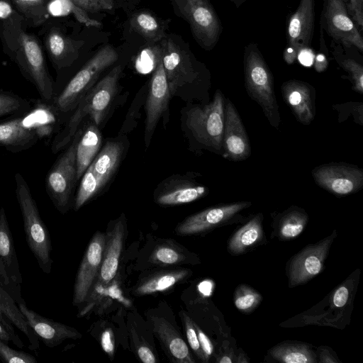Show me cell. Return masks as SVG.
I'll return each mask as SVG.
<instances>
[{
	"instance_id": "37",
	"label": "cell",
	"mask_w": 363,
	"mask_h": 363,
	"mask_svg": "<svg viewBox=\"0 0 363 363\" xmlns=\"http://www.w3.org/2000/svg\"><path fill=\"white\" fill-rule=\"evenodd\" d=\"M48 11L55 16L72 13L74 17L86 26L99 27L101 23L89 17L86 12L69 0H54L48 5Z\"/></svg>"
},
{
	"instance_id": "15",
	"label": "cell",
	"mask_w": 363,
	"mask_h": 363,
	"mask_svg": "<svg viewBox=\"0 0 363 363\" xmlns=\"http://www.w3.org/2000/svg\"><path fill=\"white\" fill-rule=\"evenodd\" d=\"M336 237V232L313 245H309L295 255L287 267L289 286L303 284L319 274L330 246Z\"/></svg>"
},
{
	"instance_id": "27",
	"label": "cell",
	"mask_w": 363,
	"mask_h": 363,
	"mask_svg": "<svg viewBox=\"0 0 363 363\" xmlns=\"http://www.w3.org/2000/svg\"><path fill=\"white\" fill-rule=\"evenodd\" d=\"M0 278L7 286L21 288L23 283L13 240L6 211L0 208Z\"/></svg>"
},
{
	"instance_id": "29",
	"label": "cell",
	"mask_w": 363,
	"mask_h": 363,
	"mask_svg": "<svg viewBox=\"0 0 363 363\" xmlns=\"http://www.w3.org/2000/svg\"><path fill=\"white\" fill-rule=\"evenodd\" d=\"M45 45L55 67L60 69L69 67L78 57L82 40H75L57 28H50L45 36Z\"/></svg>"
},
{
	"instance_id": "2",
	"label": "cell",
	"mask_w": 363,
	"mask_h": 363,
	"mask_svg": "<svg viewBox=\"0 0 363 363\" xmlns=\"http://www.w3.org/2000/svg\"><path fill=\"white\" fill-rule=\"evenodd\" d=\"M224 106L223 94L217 89L209 103H189L181 109V128L191 151L205 149L222 155Z\"/></svg>"
},
{
	"instance_id": "3",
	"label": "cell",
	"mask_w": 363,
	"mask_h": 363,
	"mask_svg": "<svg viewBox=\"0 0 363 363\" xmlns=\"http://www.w3.org/2000/svg\"><path fill=\"white\" fill-rule=\"evenodd\" d=\"M161 49L171 97H178L186 104L201 101L203 84L207 82L208 78L204 65L171 37L162 40Z\"/></svg>"
},
{
	"instance_id": "28",
	"label": "cell",
	"mask_w": 363,
	"mask_h": 363,
	"mask_svg": "<svg viewBox=\"0 0 363 363\" xmlns=\"http://www.w3.org/2000/svg\"><path fill=\"white\" fill-rule=\"evenodd\" d=\"M0 323L14 336L18 337L13 325L20 330L29 341L28 348L38 350L40 340L28 324L18 304L0 279Z\"/></svg>"
},
{
	"instance_id": "30",
	"label": "cell",
	"mask_w": 363,
	"mask_h": 363,
	"mask_svg": "<svg viewBox=\"0 0 363 363\" xmlns=\"http://www.w3.org/2000/svg\"><path fill=\"white\" fill-rule=\"evenodd\" d=\"M100 128L88 119L84 125L76 149L77 181H79L101 149Z\"/></svg>"
},
{
	"instance_id": "41",
	"label": "cell",
	"mask_w": 363,
	"mask_h": 363,
	"mask_svg": "<svg viewBox=\"0 0 363 363\" xmlns=\"http://www.w3.org/2000/svg\"><path fill=\"white\" fill-rule=\"evenodd\" d=\"M179 315L182 323L184 332L185 333L186 340V342L189 349H191V352H193V353L200 361L207 363L208 360L206 359L200 346L197 333L194 325V321L183 309L179 312Z\"/></svg>"
},
{
	"instance_id": "11",
	"label": "cell",
	"mask_w": 363,
	"mask_h": 363,
	"mask_svg": "<svg viewBox=\"0 0 363 363\" xmlns=\"http://www.w3.org/2000/svg\"><path fill=\"white\" fill-rule=\"evenodd\" d=\"M320 26L332 38V42L344 49L354 48L363 52L362 32L342 0H323Z\"/></svg>"
},
{
	"instance_id": "7",
	"label": "cell",
	"mask_w": 363,
	"mask_h": 363,
	"mask_svg": "<svg viewBox=\"0 0 363 363\" xmlns=\"http://www.w3.org/2000/svg\"><path fill=\"white\" fill-rule=\"evenodd\" d=\"M118 59L110 45L101 48L71 79L61 93L50 104L59 118L73 111L83 96L98 82L101 74Z\"/></svg>"
},
{
	"instance_id": "32",
	"label": "cell",
	"mask_w": 363,
	"mask_h": 363,
	"mask_svg": "<svg viewBox=\"0 0 363 363\" xmlns=\"http://www.w3.org/2000/svg\"><path fill=\"white\" fill-rule=\"evenodd\" d=\"M308 220V214L303 208L290 207L279 216L276 227L277 237L281 240L298 237L303 231Z\"/></svg>"
},
{
	"instance_id": "48",
	"label": "cell",
	"mask_w": 363,
	"mask_h": 363,
	"mask_svg": "<svg viewBox=\"0 0 363 363\" xmlns=\"http://www.w3.org/2000/svg\"><path fill=\"white\" fill-rule=\"evenodd\" d=\"M351 293L352 288L350 284H347V281L342 283L337 288L333 296L332 303L333 306L336 308L344 307L347 304Z\"/></svg>"
},
{
	"instance_id": "10",
	"label": "cell",
	"mask_w": 363,
	"mask_h": 363,
	"mask_svg": "<svg viewBox=\"0 0 363 363\" xmlns=\"http://www.w3.org/2000/svg\"><path fill=\"white\" fill-rule=\"evenodd\" d=\"M18 43L17 64L27 79L35 86L42 100L50 102L55 94L53 81L37 38L31 34L21 31Z\"/></svg>"
},
{
	"instance_id": "56",
	"label": "cell",
	"mask_w": 363,
	"mask_h": 363,
	"mask_svg": "<svg viewBox=\"0 0 363 363\" xmlns=\"http://www.w3.org/2000/svg\"><path fill=\"white\" fill-rule=\"evenodd\" d=\"M236 8L240 7L247 0H229Z\"/></svg>"
},
{
	"instance_id": "50",
	"label": "cell",
	"mask_w": 363,
	"mask_h": 363,
	"mask_svg": "<svg viewBox=\"0 0 363 363\" xmlns=\"http://www.w3.org/2000/svg\"><path fill=\"white\" fill-rule=\"evenodd\" d=\"M195 328L197 333L199 341L200 343L201 348L206 358L209 360V358L213 353V345L210 338L201 329V328L194 322Z\"/></svg>"
},
{
	"instance_id": "17",
	"label": "cell",
	"mask_w": 363,
	"mask_h": 363,
	"mask_svg": "<svg viewBox=\"0 0 363 363\" xmlns=\"http://www.w3.org/2000/svg\"><path fill=\"white\" fill-rule=\"evenodd\" d=\"M196 174H173L162 180L153 193L154 201L162 206L189 203L206 196L208 189L195 179Z\"/></svg>"
},
{
	"instance_id": "39",
	"label": "cell",
	"mask_w": 363,
	"mask_h": 363,
	"mask_svg": "<svg viewBox=\"0 0 363 363\" xmlns=\"http://www.w3.org/2000/svg\"><path fill=\"white\" fill-rule=\"evenodd\" d=\"M12 1L18 11L35 24H39L45 19L48 13V0Z\"/></svg>"
},
{
	"instance_id": "38",
	"label": "cell",
	"mask_w": 363,
	"mask_h": 363,
	"mask_svg": "<svg viewBox=\"0 0 363 363\" xmlns=\"http://www.w3.org/2000/svg\"><path fill=\"white\" fill-rule=\"evenodd\" d=\"M31 107L29 100L12 92L0 90V118L21 115Z\"/></svg>"
},
{
	"instance_id": "43",
	"label": "cell",
	"mask_w": 363,
	"mask_h": 363,
	"mask_svg": "<svg viewBox=\"0 0 363 363\" xmlns=\"http://www.w3.org/2000/svg\"><path fill=\"white\" fill-rule=\"evenodd\" d=\"M0 359L7 363H36V358L24 351L16 350L0 340Z\"/></svg>"
},
{
	"instance_id": "25",
	"label": "cell",
	"mask_w": 363,
	"mask_h": 363,
	"mask_svg": "<svg viewBox=\"0 0 363 363\" xmlns=\"http://www.w3.org/2000/svg\"><path fill=\"white\" fill-rule=\"evenodd\" d=\"M281 91L296 120L303 125L310 124L315 114L313 86L303 81L291 79L282 84Z\"/></svg>"
},
{
	"instance_id": "58",
	"label": "cell",
	"mask_w": 363,
	"mask_h": 363,
	"mask_svg": "<svg viewBox=\"0 0 363 363\" xmlns=\"http://www.w3.org/2000/svg\"><path fill=\"white\" fill-rule=\"evenodd\" d=\"M2 282H3V281H2ZM16 287H15V288H16ZM6 288H7V287H6ZM15 288H14V289H15Z\"/></svg>"
},
{
	"instance_id": "45",
	"label": "cell",
	"mask_w": 363,
	"mask_h": 363,
	"mask_svg": "<svg viewBox=\"0 0 363 363\" xmlns=\"http://www.w3.org/2000/svg\"><path fill=\"white\" fill-rule=\"evenodd\" d=\"M84 11L96 13L101 10H110L113 6V0H69Z\"/></svg>"
},
{
	"instance_id": "34",
	"label": "cell",
	"mask_w": 363,
	"mask_h": 363,
	"mask_svg": "<svg viewBox=\"0 0 363 363\" xmlns=\"http://www.w3.org/2000/svg\"><path fill=\"white\" fill-rule=\"evenodd\" d=\"M130 23L133 30L149 42L155 43L166 37L164 26L153 13L146 10L135 12Z\"/></svg>"
},
{
	"instance_id": "9",
	"label": "cell",
	"mask_w": 363,
	"mask_h": 363,
	"mask_svg": "<svg viewBox=\"0 0 363 363\" xmlns=\"http://www.w3.org/2000/svg\"><path fill=\"white\" fill-rule=\"evenodd\" d=\"M174 12L189 25L200 47L210 51L223 32L221 21L209 0H170Z\"/></svg>"
},
{
	"instance_id": "49",
	"label": "cell",
	"mask_w": 363,
	"mask_h": 363,
	"mask_svg": "<svg viewBox=\"0 0 363 363\" xmlns=\"http://www.w3.org/2000/svg\"><path fill=\"white\" fill-rule=\"evenodd\" d=\"M100 343L104 350L111 357H113L115 351L114 334L111 328H106L100 335Z\"/></svg>"
},
{
	"instance_id": "42",
	"label": "cell",
	"mask_w": 363,
	"mask_h": 363,
	"mask_svg": "<svg viewBox=\"0 0 363 363\" xmlns=\"http://www.w3.org/2000/svg\"><path fill=\"white\" fill-rule=\"evenodd\" d=\"M147 90V85L143 87L140 91L138 92L126 114L123 123L118 132V135H127L136 127L138 120L140 117V111L141 106L145 103Z\"/></svg>"
},
{
	"instance_id": "13",
	"label": "cell",
	"mask_w": 363,
	"mask_h": 363,
	"mask_svg": "<svg viewBox=\"0 0 363 363\" xmlns=\"http://www.w3.org/2000/svg\"><path fill=\"white\" fill-rule=\"evenodd\" d=\"M315 24V0H300L286 23V46L283 58L293 64L297 57L311 48Z\"/></svg>"
},
{
	"instance_id": "16",
	"label": "cell",
	"mask_w": 363,
	"mask_h": 363,
	"mask_svg": "<svg viewBox=\"0 0 363 363\" xmlns=\"http://www.w3.org/2000/svg\"><path fill=\"white\" fill-rule=\"evenodd\" d=\"M315 183L336 196H346L359 191L363 186V170L346 163H328L312 171Z\"/></svg>"
},
{
	"instance_id": "21",
	"label": "cell",
	"mask_w": 363,
	"mask_h": 363,
	"mask_svg": "<svg viewBox=\"0 0 363 363\" xmlns=\"http://www.w3.org/2000/svg\"><path fill=\"white\" fill-rule=\"evenodd\" d=\"M126 231V219L122 213L111 220L105 233L102 262L96 281L106 285L116 277L121 261Z\"/></svg>"
},
{
	"instance_id": "26",
	"label": "cell",
	"mask_w": 363,
	"mask_h": 363,
	"mask_svg": "<svg viewBox=\"0 0 363 363\" xmlns=\"http://www.w3.org/2000/svg\"><path fill=\"white\" fill-rule=\"evenodd\" d=\"M127 135L108 140L89 165L104 189L114 177L128 148Z\"/></svg>"
},
{
	"instance_id": "31",
	"label": "cell",
	"mask_w": 363,
	"mask_h": 363,
	"mask_svg": "<svg viewBox=\"0 0 363 363\" xmlns=\"http://www.w3.org/2000/svg\"><path fill=\"white\" fill-rule=\"evenodd\" d=\"M262 218V213L257 214L232 235L228 245L232 254L244 253L260 243L264 238Z\"/></svg>"
},
{
	"instance_id": "1",
	"label": "cell",
	"mask_w": 363,
	"mask_h": 363,
	"mask_svg": "<svg viewBox=\"0 0 363 363\" xmlns=\"http://www.w3.org/2000/svg\"><path fill=\"white\" fill-rule=\"evenodd\" d=\"M121 65L113 67L80 100L65 126L55 137L52 151L57 152L69 145L83 121L88 119L100 128L116 102Z\"/></svg>"
},
{
	"instance_id": "6",
	"label": "cell",
	"mask_w": 363,
	"mask_h": 363,
	"mask_svg": "<svg viewBox=\"0 0 363 363\" xmlns=\"http://www.w3.org/2000/svg\"><path fill=\"white\" fill-rule=\"evenodd\" d=\"M16 196L20 206L28 245L35 257L42 271L45 274L51 272V240L40 216L36 203L28 183L20 173L14 176Z\"/></svg>"
},
{
	"instance_id": "22",
	"label": "cell",
	"mask_w": 363,
	"mask_h": 363,
	"mask_svg": "<svg viewBox=\"0 0 363 363\" xmlns=\"http://www.w3.org/2000/svg\"><path fill=\"white\" fill-rule=\"evenodd\" d=\"M18 306L39 340L48 347L58 346L66 340L82 337L76 328L42 316L30 309L25 302L18 303Z\"/></svg>"
},
{
	"instance_id": "44",
	"label": "cell",
	"mask_w": 363,
	"mask_h": 363,
	"mask_svg": "<svg viewBox=\"0 0 363 363\" xmlns=\"http://www.w3.org/2000/svg\"><path fill=\"white\" fill-rule=\"evenodd\" d=\"M161 45L147 48L143 50L138 55L136 60V67L138 71L142 72L150 68L153 70L161 59Z\"/></svg>"
},
{
	"instance_id": "23",
	"label": "cell",
	"mask_w": 363,
	"mask_h": 363,
	"mask_svg": "<svg viewBox=\"0 0 363 363\" xmlns=\"http://www.w3.org/2000/svg\"><path fill=\"white\" fill-rule=\"evenodd\" d=\"M145 269L178 267L200 262L194 253L175 240L159 238L153 243L150 252L145 257Z\"/></svg>"
},
{
	"instance_id": "46",
	"label": "cell",
	"mask_w": 363,
	"mask_h": 363,
	"mask_svg": "<svg viewBox=\"0 0 363 363\" xmlns=\"http://www.w3.org/2000/svg\"><path fill=\"white\" fill-rule=\"evenodd\" d=\"M349 15L362 32L363 28V0H342Z\"/></svg>"
},
{
	"instance_id": "8",
	"label": "cell",
	"mask_w": 363,
	"mask_h": 363,
	"mask_svg": "<svg viewBox=\"0 0 363 363\" xmlns=\"http://www.w3.org/2000/svg\"><path fill=\"white\" fill-rule=\"evenodd\" d=\"M83 126L78 128L67 147L49 170L46 191L56 209L67 213L73 205V191L77 181L76 149Z\"/></svg>"
},
{
	"instance_id": "51",
	"label": "cell",
	"mask_w": 363,
	"mask_h": 363,
	"mask_svg": "<svg viewBox=\"0 0 363 363\" xmlns=\"http://www.w3.org/2000/svg\"><path fill=\"white\" fill-rule=\"evenodd\" d=\"M138 359L143 363H156L157 358L150 346H142L135 350Z\"/></svg>"
},
{
	"instance_id": "36",
	"label": "cell",
	"mask_w": 363,
	"mask_h": 363,
	"mask_svg": "<svg viewBox=\"0 0 363 363\" xmlns=\"http://www.w3.org/2000/svg\"><path fill=\"white\" fill-rule=\"evenodd\" d=\"M80 179V184L72 205V208L75 211L79 210L104 189L90 166Z\"/></svg>"
},
{
	"instance_id": "55",
	"label": "cell",
	"mask_w": 363,
	"mask_h": 363,
	"mask_svg": "<svg viewBox=\"0 0 363 363\" xmlns=\"http://www.w3.org/2000/svg\"><path fill=\"white\" fill-rule=\"evenodd\" d=\"M13 13L12 8L8 1H0V18H6Z\"/></svg>"
},
{
	"instance_id": "35",
	"label": "cell",
	"mask_w": 363,
	"mask_h": 363,
	"mask_svg": "<svg viewBox=\"0 0 363 363\" xmlns=\"http://www.w3.org/2000/svg\"><path fill=\"white\" fill-rule=\"evenodd\" d=\"M331 53L337 64L346 71L352 82L353 89L363 94V66L352 57L345 54L342 45L333 42L331 43Z\"/></svg>"
},
{
	"instance_id": "5",
	"label": "cell",
	"mask_w": 363,
	"mask_h": 363,
	"mask_svg": "<svg viewBox=\"0 0 363 363\" xmlns=\"http://www.w3.org/2000/svg\"><path fill=\"white\" fill-rule=\"evenodd\" d=\"M245 85L249 96L262 108L272 126L278 129L281 118L275 97L274 78L264 57L255 43L244 49Z\"/></svg>"
},
{
	"instance_id": "24",
	"label": "cell",
	"mask_w": 363,
	"mask_h": 363,
	"mask_svg": "<svg viewBox=\"0 0 363 363\" xmlns=\"http://www.w3.org/2000/svg\"><path fill=\"white\" fill-rule=\"evenodd\" d=\"M191 274L190 269L182 267L147 269L133 287L132 294L144 296L167 291L186 281Z\"/></svg>"
},
{
	"instance_id": "12",
	"label": "cell",
	"mask_w": 363,
	"mask_h": 363,
	"mask_svg": "<svg viewBox=\"0 0 363 363\" xmlns=\"http://www.w3.org/2000/svg\"><path fill=\"white\" fill-rule=\"evenodd\" d=\"M171 99L166 74L160 59L152 70L144 103L145 111L144 144L145 149L150 146L156 127L160 120H162L164 128H166L169 122Z\"/></svg>"
},
{
	"instance_id": "57",
	"label": "cell",
	"mask_w": 363,
	"mask_h": 363,
	"mask_svg": "<svg viewBox=\"0 0 363 363\" xmlns=\"http://www.w3.org/2000/svg\"><path fill=\"white\" fill-rule=\"evenodd\" d=\"M0 1H9V0H0Z\"/></svg>"
},
{
	"instance_id": "4",
	"label": "cell",
	"mask_w": 363,
	"mask_h": 363,
	"mask_svg": "<svg viewBox=\"0 0 363 363\" xmlns=\"http://www.w3.org/2000/svg\"><path fill=\"white\" fill-rule=\"evenodd\" d=\"M60 119L48 102H38L26 112L0 123V145L12 152L27 150L50 135Z\"/></svg>"
},
{
	"instance_id": "47",
	"label": "cell",
	"mask_w": 363,
	"mask_h": 363,
	"mask_svg": "<svg viewBox=\"0 0 363 363\" xmlns=\"http://www.w3.org/2000/svg\"><path fill=\"white\" fill-rule=\"evenodd\" d=\"M328 50L324 38V30L320 26V48L314 60L315 69L318 72L325 71L328 66Z\"/></svg>"
},
{
	"instance_id": "33",
	"label": "cell",
	"mask_w": 363,
	"mask_h": 363,
	"mask_svg": "<svg viewBox=\"0 0 363 363\" xmlns=\"http://www.w3.org/2000/svg\"><path fill=\"white\" fill-rule=\"evenodd\" d=\"M272 357L284 363H315L316 354L306 344L301 342H281L269 351Z\"/></svg>"
},
{
	"instance_id": "19",
	"label": "cell",
	"mask_w": 363,
	"mask_h": 363,
	"mask_svg": "<svg viewBox=\"0 0 363 363\" xmlns=\"http://www.w3.org/2000/svg\"><path fill=\"white\" fill-rule=\"evenodd\" d=\"M105 233L96 231L92 236L79 264L74 286L72 303H84L96 282L102 262Z\"/></svg>"
},
{
	"instance_id": "54",
	"label": "cell",
	"mask_w": 363,
	"mask_h": 363,
	"mask_svg": "<svg viewBox=\"0 0 363 363\" xmlns=\"http://www.w3.org/2000/svg\"><path fill=\"white\" fill-rule=\"evenodd\" d=\"M233 357V352L226 349L223 352H220L217 357L216 362L219 363H232L235 362Z\"/></svg>"
},
{
	"instance_id": "20",
	"label": "cell",
	"mask_w": 363,
	"mask_h": 363,
	"mask_svg": "<svg viewBox=\"0 0 363 363\" xmlns=\"http://www.w3.org/2000/svg\"><path fill=\"white\" fill-rule=\"evenodd\" d=\"M222 156L230 161H242L251 155L249 138L234 104L225 99Z\"/></svg>"
},
{
	"instance_id": "40",
	"label": "cell",
	"mask_w": 363,
	"mask_h": 363,
	"mask_svg": "<svg viewBox=\"0 0 363 363\" xmlns=\"http://www.w3.org/2000/svg\"><path fill=\"white\" fill-rule=\"evenodd\" d=\"M262 300L260 294L245 284L238 286L234 293L235 306L242 313H251L259 306Z\"/></svg>"
},
{
	"instance_id": "53",
	"label": "cell",
	"mask_w": 363,
	"mask_h": 363,
	"mask_svg": "<svg viewBox=\"0 0 363 363\" xmlns=\"http://www.w3.org/2000/svg\"><path fill=\"white\" fill-rule=\"evenodd\" d=\"M318 357H319V362L321 363H337L340 362V360L337 358V357H335V354H333V351L325 347L322 346L318 348Z\"/></svg>"
},
{
	"instance_id": "18",
	"label": "cell",
	"mask_w": 363,
	"mask_h": 363,
	"mask_svg": "<svg viewBox=\"0 0 363 363\" xmlns=\"http://www.w3.org/2000/svg\"><path fill=\"white\" fill-rule=\"evenodd\" d=\"M251 205L249 201H240L206 208L179 223L175 228L176 234L187 236L207 233L226 223L240 211Z\"/></svg>"
},
{
	"instance_id": "14",
	"label": "cell",
	"mask_w": 363,
	"mask_h": 363,
	"mask_svg": "<svg viewBox=\"0 0 363 363\" xmlns=\"http://www.w3.org/2000/svg\"><path fill=\"white\" fill-rule=\"evenodd\" d=\"M147 323L161 347L172 362L195 363L192 353L174 318L160 312L159 308L145 312Z\"/></svg>"
},
{
	"instance_id": "52",
	"label": "cell",
	"mask_w": 363,
	"mask_h": 363,
	"mask_svg": "<svg viewBox=\"0 0 363 363\" xmlns=\"http://www.w3.org/2000/svg\"><path fill=\"white\" fill-rule=\"evenodd\" d=\"M0 340L8 345L12 343L13 345L21 349L25 347V345L20 338V337H16L12 335L1 323Z\"/></svg>"
}]
</instances>
